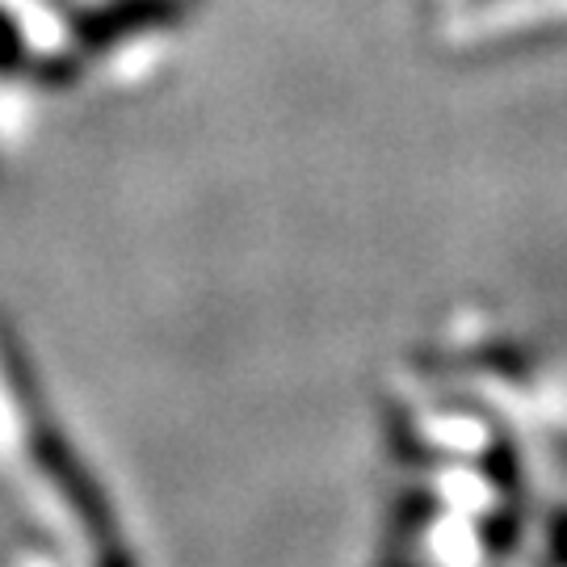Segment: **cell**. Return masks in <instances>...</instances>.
Returning <instances> with one entry per match:
<instances>
[{"label": "cell", "instance_id": "obj_1", "mask_svg": "<svg viewBox=\"0 0 567 567\" xmlns=\"http://www.w3.org/2000/svg\"><path fill=\"white\" fill-rule=\"evenodd\" d=\"M173 13H177V0H122V4H114L110 13L93 21L84 34H89V42H110L118 34L140 30V25H156V21L173 18Z\"/></svg>", "mask_w": 567, "mask_h": 567}, {"label": "cell", "instance_id": "obj_3", "mask_svg": "<svg viewBox=\"0 0 567 567\" xmlns=\"http://www.w3.org/2000/svg\"><path fill=\"white\" fill-rule=\"evenodd\" d=\"M13 60H18V39H13V30L0 21V68H9Z\"/></svg>", "mask_w": 567, "mask_h": 567}, {"label": "cell", "instance_id": "obj_2", "mask_svg": "<svg viewBox=\"0 0 567 567\" xmlns=\"http://www.w3.org/2000/svg\"><path fill=\"white\" fill-rule=\"evenodd\" d=\"M39 454H42V466H47V471L60 480L63 492L76 501V508H81L84 517H93L97 526H105V508H102V501L93 496L97 487L89 492V484H84V475H81V466L72 463V454H68L60 442H51V437H42V442H39Z\"/></svg>", "mask_w": 567, "mask_h": 567}]
</instances>
